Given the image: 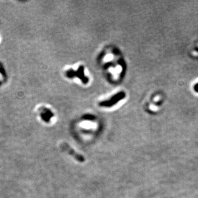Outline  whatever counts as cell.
<instances>
[{"label": "cell", "instance_id": "5b68a950", "mask_svg": "<svg viewBox=\"0 0 198 198\" xmlns=\"http://www.w3.org/2000/svg\"><path fill=\"white\" fill-rule=\"evenodd\" d=\"M41 116L44 120L48 121L50 120V118L52 116V113L48 110H46L45 111L44 110L43 112L41 113Z\"/></svg>", "mask_w": 198, "mask_h": 198}, {"label": "cell", "instance_id": "52a82bcc", "mask_svg": "<svg viewBox=\"0 0 198 198\" xmlns=\"http://www.w3.org/2000/svg\"><path fill=\"white\" fill-rule=\"evenodd\" d=\"M1 37H0V41H1Z\"/></svg>", "mask_w": 198, "mask_h": 198}, {"label": "cell", "instance_id": "3957f363", "mask_svg": "<svg viewBox=\"0 0 198 198\" xmlns=\"http://www.w3.org/2000/svg\"><path fill=\"white\" fill-rule=\"evenodd\" d=\"M67 75L69 76H72L76 75L78 77H79L81 79L83 80V82L84 83L87 82L88 79L87 78L85 77L84 73V68L83 67H80L79 68V69L77 70L76 72H74L73 71H69L67 72Z\"/></svg>", "mask_w": 198, "mask_h": 198}, {"label": "cell", "instance_id": "7a4b0ae2", "mask_svg": "<svg viewBox=\"0 0 198 198\" xmlns=\"http://www.w3.org/2000/svg\"><path fill=\"white\" fill-rule=\"evenodd\" d=\"M62 148L63 149V150H65L66 151H67L69 155H71L72 156H73L74 157H75L76 160H77L78 161L80 162H83L84 161V158L83 157L82 155H79L75 151H74V149H73L71 147H70L69 146V145H68L67 144L65 143L62 144L61 145Z\"/></svg>", "mask_w": 198, "mask_h": 198}, {"label": "cell", "instance_id": "277c9868", "mask_svg": "<svg viewBox=\"0 0 198 198\" xmlns=\"http://www.w3.org/2000/svg\"><path fill=\"white\" fill-rule=\"evenodd\" d=\"M5 79H6V73L5 69H4L2 64L0 63V85L3 83Z\"/></svg>", "mask_w": 198, "mask_h": 198}, {"label": "cell", "instance_id": "8992f818", "mask_svg": "<svg viewBox=\"0 0 198 198\" xmlns=\"http://www.w3.org/2000/svg\"><path fill=\"white\" fill-rule=\"evenodd\" d=\"M194 90L195 91L198 92V83H197V84L195 85L194 86Z\"/></svg>", "mask_w": 198, "mask_h": 198}, {"label": "cell", "instance_id": "6da1fadb", "mask_svg": "<svg viewBox=\"0 0 198 198\" xmlns=\"http://www.w3.org/2000/svg\"><path fill=\"white\" fill-rule=\"evenodd\" d=\"M124 96L125 94L123 92H121L113 96L111 99L108 100L101 103L100 104V105L102 106H105V107H110V106H112L114 104H116L121 100L123 99Z\"/></svg>", "mask_w": 198, "mask_h": 198}]
</instances>
